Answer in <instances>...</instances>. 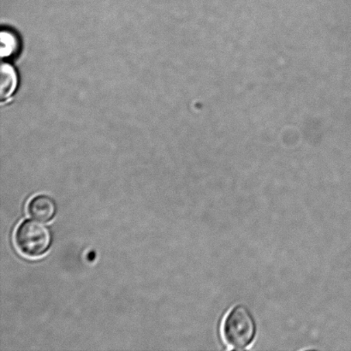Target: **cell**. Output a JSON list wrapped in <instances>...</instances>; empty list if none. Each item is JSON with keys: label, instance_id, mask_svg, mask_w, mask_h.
I'll return each mask as SVG.
<instances>
[{"label": "cell", "instance_id": "obj_1", "mask_svg": "<svg viewBox=\"0 0 351 351\" xmlns=\"http://www.w3.org/2000/svg\"><path fill=\"white\" fill-rule=\"evenodd\" d=\"M257 326L252 313L243 305H237L226 315L223 323L226 342L236 350H244L256 339Z\"/></svg>", "mask_w": 351, "mask_h": 351}, {"label": "cell", "instance_id": "obj_2", "mask_svg": "<svg viewBox=\"0 0 351 351\" xmlns=\"http://www.w3.org/2000/svg\"><path fill=\"white\" fill-rule=\"evenodd\" d=\"M15 242L23 256L39 258L46 254L51 246L50 230L41 222L25 220L16 230Z\"/></svg>", "mask_w": 351, "mask_h": 351}, {"label": "cell", "instance_id": "obj_3", "mask_svg": "<svg viewBox=\"0 0 351 351\" xmlns=\"http://www.w3.org/2000/svg\"><path fill=\"white\" fill-rule=\"evenodd\" d=\"M27 210L31 217L43 222L51 221L57 211L53 199L45 195H37L31 199Z\"/></svg>", "mask_w": 351, "mask_h": 351}, {"label": "cell", "instance_id": "obj_4", "mask_svg": "<svg viewBox=\"0 0 351 351\" xmlns=\"http://www.w3.org/2000/svg\"><path fill=\"white\" fill-rule=\"evenodd\" d=\"M17 75L12 65L3 64L0 72V98L2 102L7 101L15 92Z\"/></svg>", "mask_w": 351, "mask_h": 351}, {"label": "cell", "instance_id": "obj_5", "mask_svg": "<svg viewBox=\"0 0 351 351\" xmlns=\"http://www.w3.org/2000/svg\"><path fill=\"white\" fill-rule=\"evenodd\" d=\"M0 41H1V57L8 58L12 56L14 51L19 47V41H17L16 37L13 34L8 32V31H2L0 34Z\"/></svg>", "mask_w": 351, "mask_h": 351}]
</instances>
